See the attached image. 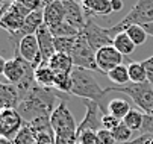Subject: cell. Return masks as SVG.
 Instances as JSON below:
<instances>
[{"label":"cell","instance_id":"6da1fadb","mask_svg":"<svg viewBox=\"0 0 153 144\" xmlns=\"http://www.w3.org/2000/svg\"><path fill=\"white\" fill-rule=\"evenodd\" d=\"M58 97H62V93H59L55 88H42L36 84L33 90L20 102L17 111L21 114L25 123H29L38 117L52 115V112L55 111V100Z\"/></svg>","mask_w":153,"mask_h":144},{"label":"cell","instance_id":"7a4b0ae2","mask_svg":"<svg viewBox=\"0 0 153 144\" xmlns=\"http://www.w3.org/2000/svg\"><path fill=\"white\" fill-rule=\"evenodd\" d=\"M71 79H73V87L71 93L76 97H80L82 100H93L100 106L103 114H108V105L109 102L106 100L108 91L106 88H102L99 82L96 80L93 71L74 67L71 71Z\"/></svg>","mask_w":153,"mask_h":144},{"label":"cell","instance_id":"3957f363","mask_svg":"<svg viewBox=\"0 0 153 144\" xmlns=\"http://www.w3.org/2000/svg\"><path fill=\"white\" fill-rule=\"evenodd\" d=\"M152 23H153V0H138L121 22H118L112 27H108V33L112 38H115L118 33L126 32L127 27L134 24L146 26Z\"/></svg>","mask_w":153,"mask_h":144},{"label":"cell","instance_id":"277c9868","mask_svg":"<svg viewBox=\"0 0 153 144\" xmlns=\"http://www.w3.org/2000/svg\"><path fill=\"white\" fill-rule=\"evenodd\" d=\"M106 91L127 96L144 114L153 115V85L150 82H143V84L129 82L126 85H111L106 88Z\"/></svg>","mask_w":153,"mask_h":144},{"label":"cell","instance_id":"5b68a950","mask_svg":"<svg viewBox=\"0 0 153 144\" xmlns=\"http://www.w3.org/2000/svg\"><path fill=\"white\" fill-rule=\"evenodd\" d=\"M50 123H52L55 137H77L79 125H76V120L70 112V109L67 108L65 100H62L52 112Z\"/></svg>","mask_w":153,"mask_h":144},{"label":"cell","instance_id":"8992f818","mask_svg":"<svg viewBox=\"0 0 153 144\" xmlns=\"http://www.w3.org/2000/svg\"><path fill=\"white\" fill-rule=\"evenodd\" d=\"M96 50L90 46V43L85 39V36L80 33L77 36L76 41V46L71 52V59H73V64L74 67L79 68H85V70H90V71H100L97 67V61H96Z\"/></svg>","mask_w":153,"mask_h":144},{"label":"cell","instance_id":"52a82bcc","mask_svg":"<svg viewBox=\"0 0 153 144\" xmlns=\"http://www.w3.org/2000/svg\"><path fill=\"white\" fill-rule=\"evenodd\" d=\"M33 73H35L33 67L29 62H26V61L17 53L14 55V58L6 59V64H5L3 71H2L5 79L8 82H11V84H14V85L20 84L25 77H27Z\"/></svg>","mask_w":153,"mask_h":144},{"label":"cell","instance_id":"ba28073f","mask_svg":"<svg viewBox=\"0 0 153 144\" xmlns=\"http://www.w3.org/2000/svg\"><path fill=\"white\" fill-rule=\"evenodd\" d=\"M30 12L18 2H11V6L2 14V27L9 33L18 32L25 24V20Z\"/></svg>","mask_w":153,"mask_h":144},{"label":"cell","instance_id":"9c48e42d","mask_svg":"<svg viewBox=\"0 0 153 144\" xmlns=\"http://www.w3.org/2000/svg\"><path fill=\"white\" fill-rule=\"evenodd\" d=\"M14 53L20 55L23 58L26 62H29L33 70L38 68L44 59H42V55H41V50H39V46H38V39H36V35H27L25 36L23 39L20 41V44L17 49H14Z\"/></svg>","mask_w":153,"mask_h":144},{"label":"cell","instance_id":"30bf717a","mask_svg":"<svg viewBox=\"0 0 153 144\" xmlns=\"http://www.w3.org/2000/svg\"><path fill=\"white\" fill-rule=\"evenodd\" d=\"M80 33L85 36V39L88 41L90 46L96 52L105 46H111L114 43V38L108 33V27H100L97 23L93 22V18H88V22H86Z\"/></svg>","mask_w":153,"mask_h":144},{"label":"cell","instance_id":"8fae6325","mask_svg":"<svg viewBox=\"0 0 153 144\" xmlns=\"http://www.w3.org/2000/svg\"><path fill=\"white\" fill-rule=\"evenodd\" d=\"M23 126H25V120L17 109L0 111V135L2 137L12 141Z\"/></svg>","mask_w":153,"mask_h":144},{"label":"cell","instance_id":"7c38bea8","mask_svg":"<svg viewBox=\"0 0 153 144\" xmlns=\"http://www.w3.org/2000/svg\"><path fill=\"white\" fill-rule=\"evenodd\" d=\"M96 61H97V67L100 73L108 74L111 70L123 64V55L111 44V46H105L97 50Z\"/></svg>","mask_w":153,"mask_h":144},{"label":"cell","instance_id":"4fadbf2b","mask_svg":"<svg viewBox=\"0 0 153 144\" xmlns=\"http://www.w3.org/2000/svg\"><path fill=\"white\" fill-rule=\"evenodd\" d=\"M83 103L86 108V114L77 126V135L85 132V131H96L97 132V131L103 129L102 128L103 111L100 109V106L93 100H83Z\"/></svg>","mask_w":153,"mask_h":144},{"label":"cell","instance_id":"5bb4252c","mask_svg":"<svg viewBox=\"0 0 153 144\" xmlns=\"http://www.w3.org/2000/svg\"><path fill=\"white\" fill-rule=\"evenodd\" d=\"M65 11V22H68L71 26H74L77 30H83L88 18L85 15V11L77 0H61Z\"/></svg>","mask_w":153,"mask_h":144},{"label":"cell","instance_id":"9a60e30c","mask_svg":"<svg viewBox=\"0 0 153 144\" xmlns=\"http://www.w3.org/2000/svg\"><path fill=\"white\" fill-rule=\"evenodd\" d=\"M35 35H36V39H38V46H39L42 59H44V62H49V61L55 56V53H56L55 36L52 35L50 29L46 24H42Z\"/></svg>","mask_w":153,"mask_h":144},{"label":"cell","instance_id":"2e32d148","mask_svg":"<svg viewBox=\"0 0 153 144\" xmlns=\"http://www.w3.org/2000/svg\"><path fill=\"white\" fill-rule=\"evenodd\" d=\"M20 102L21 96L17 85L11 84V82L0 84V105H2V109H17Z\"/></svg>","mask_w":153,"mask_h":144},{"label":"cell","instance_id":"e0dca14e","mask_svg":"<svg viewBox=\"0 0 153 144\" xmlns=\"http://www.w3.org/2000/svg\"><path fill=\"white\" fill-rule=\"evenodd\" d=\"M86 18L91 17H106L109 14H112V6L109 0H82L80 2Z\"/></svg>","mask_w":153,"mask_h":144},{"label":"cell","instance_id":"ac0fdd59","mask_svg":"<svg viewBox=\"0 0 153 144\" xmlns=\"http://www.w3.org/2000/svg\"><path fill=\"white\" fill-rule=\"evenodd\" d=\"M65 22V11L61 0H55L50 5L44 8V24L46 26H55Z\"/></svg>","mask_w":153,"mask_h":144},{"label":"cell","instance_id":"d6986e66","mask_svg":"<svg viewBox=\"0 0 153 144\" xmlns=\"http://www.w3.org/2000/svg\"><path fill=\"white\" fill-rule=\"evenodd\" d=\"M35 82L42 88H55V71L50 68L49 62H42L35 68Z\"/></svg>","mask_w":153,"mask_h":144},{"label":"cell","instance_id":"ffe728a7","mask_svg":"<svg viewBox=\"0 0 153 144\" xmlns=\"http://www.w3.org/2000/svg\"><path fill=\"white\" fill-rule=\"evenodd\" d=\"M49 65L55 73H71L74 68L71 56L65 53H55V56L49 61Z\"/></svg>","mask_w":153,"mask_h":144},{"label":"cell","instance_id":"44dd1931","mask_svg":"<svg viewBox=\"0 0 153 144\" xmlns=\"http://www.w3.org/2000/svg\"><path fill=\"white\" fill-rule=\"evenodd\" d=\"M130 105L126 99H112L108 105V114H112L114 117H117L118 120L123 121V118L130 112Z\"/></svg>","mask_w":153,"mask_h":144},{"label":"cell","instance_id":"7402d4cb","mask_svg":"<svg viewBox=\"0 0 153 144\" xmlns=\"http://www.w3.org/2000/svg\"><path fill=\"white\" fill-rule=\"evenodd\" d=\"M112 46L123 55V56H129L130 53H134L135 52V44H134V41L129 38V35L126 32H121L118 33L115 38H114V43Z\"/></svg>","mask_w":153,"mask_h":144},{"label":"cell","instance_id":"603a6c76","mask_svg":"<svg viewBox=\"0 0 153 144\" xmlns=\"http://www.w3.org/2000/svg\"><path fill=\"white\" fill-rule=\"evenodd\" d=\"M108 79L112 82L114 85H126L130 82V77H129V68L127 65L121 64L118 67H115L114 70H111L108 74Z\"/></svg>","mask_w":153,"mask_h":144},{"label":"cell","instance_id":"cb8c5ba5","mask_svg":"<svg viewBox=\"0 0 153 144\" xmlns=\"http://www.w3.org/2000/svg\"><path fill=\"white\" fill-rule=\"evenodd\" d=\"M144 115H146V114H143V112L138 111V109H130V112L123 118V123H124L127 128L132 129L134 132L143 131V126H144Z\"/></svg>","mask_w":153,"mask_h":144},{"label":"cell","instance_id":"d4e9b609","mask_svg":"<svg viewBox=\"0 0 153 144\" xmlns=\"http://www.w3.org/2000/svg\"><path fill=\"white\" fill-rule=\"evenodd\" d=\"M49 27V26H47ZM52 35L55 38H62V36H79L80 35V30H77L74 26H71L68 22H62L59 24H55V26H50L49 27Z\"/></svg>","mask_w":153,"mask_h":144},{"label":"cell","instance_id":"484cf974","mask_svg":"<svg viewBox=\"0 0 153 144\" xmlns=\"http://www.w3.org/2000/svg\"><path fill=\"white\" fill-rule=\"evenodd\" d=\"M73 87L71 73H55V90L62 94H70Z\"/></svg>","mask_w":153,"mask_h":144},{"label":"cell","instance_id":"4316f807","mask_svg":"<svg viewBox=\"0 0 153 144\" xmlns=\"http://www.w3.org/2000/svg\"><path fill=\"white\" fill-rule=\"evenodd\" d=\"M127 68H129L130 82H134V84L147 82V73H146V68H144L143 62H129Z\"/></svg>","mask_w":153,"mask_h":144},{"label":"cell","instance_id":"83f0119b","mask_svg":"<svg viewBox=\"0 0 153 144\" xmlns=\"http://www.w3.org/2000/svg\"><path fill=\"white\" fill-rule=\"evenodd\" d=\"M77 36H62V38H55V49L56 53H65L71 55L74 46H76Z\"/></svg>","mask_w":153,"mask_h":144},{"label":"cell","instance_id":"f1b7e54d","mask_svg":"<svg viewBox=\"0 0 153 144\" xmlns=\"http://www.w3.org/2000/svg\"><path fill=\"white\" fill-rule=\"evenodd\" d=\"M14 144H35L36 143V135L32 131V128L25 123V126L20 129V132L15 135V138L12 140Z\"/></svg>","mask_w":153,"mask_h":144},{"label":"cell","instance_id":"f546056e","mask_svg":"<svg viewBox=\"0 0 153 144\" xmlns=\"http://www.w3.org/2000/svg\"><path fill=\"white\" fill-rule=\"evenodd\" d=\"M126 33L129 35V38L134 41V44L135 46H143L146 43V39H147V32L143 26H138V24H134V26H130L126 29Z\"/></svg>","mask_w":153,"mask_h":144},{"label":"cell","instance_id":"4dcf8cb0","mask_svg":"<svg viewBox=\"0 0 153 144\" xmlns=\"http://www.w3.org/2000/svg\"><path fill=\"white\" fill-rule=\"evenodd\" d=\"M112 135H114V138H115L117 144H126V143H129V141H132L134 131L130 129V128H127V126L124 125V123L121 121L120 125L112 131Z\"/></svg>","mask_w":153,"mask_h":144},{"label":"cell","instance_id":"1f68e13d","mask_svg":"<svg viewBox=\"0 0 153 144\" xmlns=\"http://www.w3.org/2000/svg\"><path fill=\"white\" fill-rule=\"evenodd\" d=\"M77 144H99L96 131H85L77 135Z\"/></svg>","mask_w":153,"mask_h":144},{"label":"cell","instance_id":"d6a6232c","mask_svg":"<svg viewBox=\"0 0 153 144\" xmlns=\"http://www.w3.org/2000/svg\"><path fill=\"white\" fill-rule=\"evenodd\" d=\"M120 123H121V120H118L112 114H103V117H102V128L106 129V131H111L112 132L120 125Z\"/></svg>","mask_w":153,"mask_h":144},{"label":"cell","instance_id":"836d02e7","mask_svg":"<svg viewBox=\"0 0 153 144\" xmlns=\"http://www.w3.org/2000/svg\"><path fill=\"white\" fill-rule=\"evenodd\" d=\"M36 135V144H56V137L53 131L49 132H39Z\"/></svg>","mask_w":153,"mask_h":144},{"label":"cell","instance_id":"e575fe53","mask_svg":"<svg viewBox=\"0 0 153 144\" xmlns=\"http://www.w3.org/2000/svg\"><path fill=\"white\" fill-rule=\"evenodd\" d=\"M97 138H99V144H117L112 132L111 131H106V129L97 131Z\"/></svg>","mask_w":153,"mask_h":144},{"label":"cell","instance_id":"d590c367","mask_svg":"<svg viewBox=\"0 0 153 144\" xmlns=\"http://www.w3.org/2000/svg\"><path fill=\"white\" fill-rule=\"evenodd\" d=\"M20 5H23L29 12L38 11V9H44V5H42V0H17Z\"/></svg>","mask_w":153,"mask_h":144},{"label":"cell","instance_id":"8d00e7d4","mask_svg":"<svg viewBox=\"0 0 153 144\" xmlns=\"http://www.w3.org/2000/svg\"><path fill=\"white\" fill-rule=\"evenodd\" d=\"M144 68H146V73H147V82H150V84L153 85V55L144 61H141Z\"/></svg>","mask_w":153,"mask_h":144},{"label":"cell","instance_id":"74e56055","mask_svg":"<svg viewBox=\"0 0 153 144\" xmlns=\"http://www.w3.org/2000/svg\"><path fill=\"white\" fill-rule=\"evenodd\" d=\"M152 138H153V135L143 134V135H140V137L134 138L132 141H129V143H126V144H149V141H150Z\"/></svg>","mask_w":153,"mask_h":144},{"label":"cell","instance_id":"f35d334b","mask_svg":"<svg viewBox=\"0 0 153 144\" xmlns=\"http://www.w3.org/2000/svg\"><path fill=\"white\" fill-rule=\"evenodd\" d=\"M111 6H112V11H114V12L121 11V9H123V0H112Z\"/></svg>","mask_w":153,"mask_h":144},{"label":"cell","instance_id":"ab89813d","mask_svg":"<svg viewBox=\"0 0 153 144\" xmlns=\"http://www.w3.org/2000/svg\"><path fill=\"white\" fill-rule=\"evenodd\" d=\"M143 27L146 29V32H147L149 35L153 36V23H152V24H146V26H143Z\"/></svg>","mask_w":153,"mask_h":144},{"label":"cell","instance_id":"60d3db41","mask_svg":"<svg viewBox=\"0 0 153 144\" xmlns=\"http://www.w3.org/2000/svg\"><path fill=\"white\" fill-rule=\"evenodd\" d=\"M0 144H14L11 140H8V138H5V137H0Z\"/></svg>","mask_w":153,"mask_h":144},{"label":"cell","instance_id":"b9f144b4","mask_svg":"<svg viewBox=\"0 0 153 144\" xmlns=\"http://www.w3.org/2000/svg\"><path fill=\"white\" fill-rule=\"evenodd\" d=\"M149 144H153V138H152V140H150V141H149Z\"/></svg>","mask_w":153,"mask_h":144},{"label":"cell","instance_id":"7bdbcfd3","mask_svg":"<svg viewBox=\"0 0 153 144\" xmlns=\"http://www.w3.org/2000/svg\"><path fill=\"white\" fill-rule=\"evenodd\" d=\"M77 2H82V0H77Z\"/></svg>","mask_w":153,"mask_h":144},{"label":"cell","instance_id":"ee69618b","mask_svg":"<svg viewBox=\"0 0 153 144\" xmlns=\"http://www.w3.org/2000/svg\"><path fill=\"white\" fill-rule=\"evenodd\" d=\"M109 2H112V0H109Z\"/></svg>","mask_w":153,"mask_h":144},{"label":"cell","instance_id":"f6af8a7d","mask_svg":"<svg viewBox=\"0 0 153 144\" xmlns=\"http://www.w3.org/2000/svg\"><path fill=\"white\" fill-rule=\"evenodd\" d=\"M35 144H36V143H35Z\"/></svg>","mask_w":153,"mask_h":144}]
</instances>
